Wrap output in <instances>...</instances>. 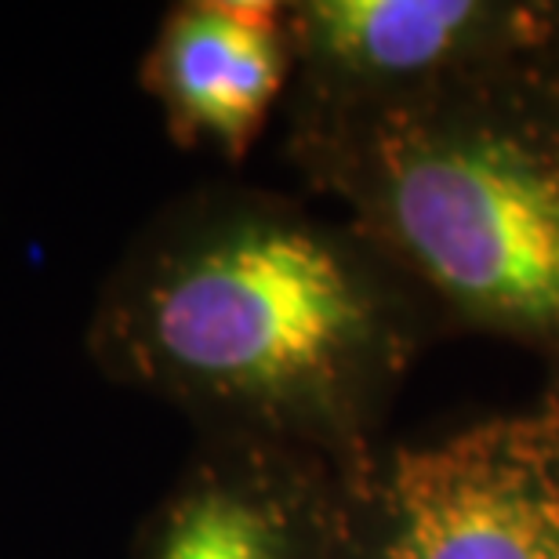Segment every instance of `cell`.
Segmentation results:
<instances>
[{"instance_id": "6da1fadb", "label": "cell", "mask_w": 559, "mask_h": 559, "mask_svg": "<svg viewBox=\"0 0 559 559\" xmlns=\"http://www.w3.org/2000/svg\"><path fill=\"white\" fill-rule=\"evenodd\" d=\"M440 323L353 226L265 193L197 200L120 284V374L207 425L360 468Z\"/></svg>"}, {"instance_id": "7a4b0ae2", "label": "cell", "mask_w": 559, "mask_h": 559, "mask_svg": "<svg viewBox=\"0 0 559 559\" xmlns=\"http://www.w3.org/2000/svg\"><path fill=\"white\" fill-rule=\"evenodd\" d=\"M287 120L290 164L440 331L516 345L559 393V48L407 103Z\"/></svg>"}, {"instance_id": "5b68a950", "label": "cell", "mask_w": 559, "mask_h": 559, "mask_svg": "<svg viewBox=\"0 0 559 559\" xmlns=\"http://www.w3.org/2000/svg\"><path fill=\"white\" fill-rule=\"evenodd\" d=\"M367 465L349 468L248 436H207L156 509L142 559H345Z\"/></svg>"}, {"instance_id": "3957f363", "label": "cell", "mask_w": 559, "mask_h": 559, "mask_svg": "<svg viewBox=\"0 0 559 559\" xmlns=\"http://www.w3.org/2000/svg\"><path fill=\"white\" fill-rule=\"evenodd\" d=\"M345 559H559V393L382 447Z\"/></svg>"}, {"instance_id": "8992f818", "label": "cell", "mask_w": 559, "mask_h": 559, "mask_svg": "<svg viewBox=\"0 0 559 559\" xmlns=\"http://www.w3.org/2000/svg\"><path fill=\"white\" fill-rule=\"evenodd\" d=\"M295 59L284 4L189 0L164 15L142 66L167 131L240 160L287 95Z\"/></svg>"}, {"instance_id": "277c9868", "label": "cell", "mask_w": 559, "mask_h": 559, "mask_svg": "<svg viewBox=\"0 0 559 559\" xmlns=\"http://www.w3.org/2000/svg\"><path fill=\"white\" fill-rule=\"evenodd\" d=\"M284 11L287 109L306 114L407 103L559 48L552 0H306Z\"/></svg>"}]
</instances>
